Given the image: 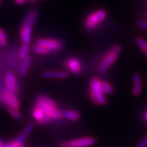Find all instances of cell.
Returning a JSON list of instances; mask_svg holds the SVG:
<instances>
[{
  "mask_svg": "<svg viewBox=\"0 0 147 147\" xmlns=\"http://www.w3.org/2000/svg\"><path fill=\"white\" fill-rule=\"evenodd\" d=\"M37 16H38V12L36 10H32L28 12L25 17L20 31L21 41L23 44H28L31 40L32 27L37 20Z\"/></svg>",
  "mask_w": 147,
  "mask_h": 147,
  "instance_id": "cell-1",
  "label": "cell"
},
{
  "mask_svg": "<svg viewBox=\"0 0 147 147\" xmlns=\"http://www.w3.org/2000/svg\"><path fill=\"white\" fill-rule=\"evenodd\" d=\"M90 96L91 98L92 102L96 105H105L108 102L107 98L101 88V81L99 78L96 76L91 78L90 81Z\"/></svg>",
  "mask_w": 147,
  "mask_h": 147,
  "instance_id": "cell-2",
  "label": "cell"
},
{
  "mask_svg": "<svg viewBox=\"0 0 147 147\" xmlns=\"http://www.w3.org/2000/svg\"><path fill=\"white\" fill-rule=\"evenodd\" d=\"M122 47L120 45L116 44L111 47L107 52L106 55L103 58L102 61L99 67V73H105L117 60L118 56L122 52Z\"/></svg>",
  "mask_w": 147,
  "mask_h": 147,
  "instance_id": "cell-3",
  "label": "cell"
},
{
  "mask_svg": "<svg viewBox=\"0 0 147 147\" xmlns=\"http://www.w3.org/2000/svg\"><path fill=\"white\" fill-rule=\"evenodd\" d=\"M107 17V12L103 9H99L94 11L90 14H89L85 19L84 26L86 30L92 31L96 27L99 26L101 22L105 20Z\"/></svg>",
  "mask_w": 147,
  "mask_h": 147,
  "instance_id": "cell-4",
  "label": "cell"
},
{
  "mask_svg": "<svg viewBox=\"0 0 147 147\" xmlns=\"http://www.w3.org/2000/svg\"><path fill=\"white\" fill-rule=\"evenodd\" d=\"M0 100L5 105H8V107L19 108L20 106V101L18 100L17 97L15 96L14 93H11L8 90H3L0 94Z\"/></svg>",
  "mask_w": 147,
  "mask_h": 147,
  "instance_id": "cell-5",
  "label": "cell"
},
{
  "mask_svg": "<svg viewBox=\"0 0 147 147\" xmlns=\"http://www.w3.org/2000/svg\"><path fill=\"white\" fill-rule=\"evenodd\" d=\"M37 44L43 46L50 51L61 50L63 47V43L61 40L49 39V38H40V39L37 40Z\"/></svg>",
  "mask_w": 147,
  "mask_h": 147,
  "instance_id": "cell-6",
  "label": "cell"
},
{
  "mask_svg": "<svg viewBox=\"0 0 147 147\" xmlns=\"http://www.w3.org/2000/svg\"><path fill=\"white\" fill-rule=\"evenodd\" d=\"M35 106L38 107L44 112L47 115L49 116L52 119H61L63 117L62 112L60 110H58L56 107H52L49 105H46L40 104V103L36 102Z\"/></svg>",
  "mask_w": 147,
  "mask_h": 147,
  "instance_id": "cell-7",
  "label": "cell"
},
{
  "mask_svg": "<svg viewBox=\"0 0 147 147\" xmlns=\"http://www.w3.org/2000/svg\"><path fill=\"white\" fill-rule=\"evenodd\" d=\"M97 140L93 138H82L68 141L70 147H89L96 144Z\"/></svg>",
  "mask_w": 147,
  "mask_h": 147,
  "instance_id": "cell-8",
  "label": "cell"
},
{
  "mask_svg": "<svg viewBox=\"0 0 147 147\" xmlns=\"http://www.w3.org/2000/svg\"><path fill=\"white\" fill-rule=\"evenodd\" d=\"M63 65L69 72L73 74H79L82 72V65L80 62L76 58H72L66 60L63 63Z\"/></svg>",
  "mask_w": 147,
  "mask_h": 147,
  "instance_id": "cell-9",
  "label": "cell"
},
{
  "mask_svg": "<svg viewBox=\"0 0 147 147\" xmlns=\"http://www.w3.org/2000/svg\"><path fill=\"white\" fill-rule=\"evenodd\" d=\"M32 115H33L34 118L35 119L36 121H37V123L40 124V125H43V124H45V123H49L52 119H53L49 116L47 115L43 111L41 110L40 108L37 106H35L34 108Z\"/></svg>",
  "mask_w": 147,
  "mask_h": 147,
  "instance_id": "cell-10",
  "label": "cell"
},
{
  "mask_svg": "<svg viewBox=\"0 0 147 147\" xmlns=\"http://www.w3.org/2000/svg\"><path fill=\"white\" fill-rule=\"evenodd\" d=\"M143 84H142L141 76L139 73H136L133 75V88L132 94L134 96H140L143 90Z\"/></svg>",
  "mask_w": 147,
  "mask_h": 147,
  "instance_id": "cell-11",
  "label": "cell"
},
{
  "mask_svg": "<svg viewBox=\"0 0 147 147\" xmlns=\"http://www.w3.org/2000/svg\"><path fill=\"white\" fill-rule=\"evenodd\" d=\"M5 85L8 91L14 93V94L17 93V84L16 78H15L14 75L11 72H8L5 75Z\"/></svg>",
  "mask_w": 147,
  "mask_h": 147,
  "instance_id": "cell-12",
  "label": "cell"
},
{
  "mask_svg": "<svg viewBox=\"0 0 147 147\" xmlns=\"http://www.w3.org/2000/svg\"><path fill=\"white\" fill-rule=\"evenodd\" d=\"M43 78H68L69 75L65 71H45L42 74Z\"/></svg>",
  "mask_w": 147,
  "mask_h": 147,
  "instance_id": "cell-13",
  "label": "cell"
},
{
  "mask_svg": "<svg viewBox=\"0 0 147 147\" xmlns=\"http://www.w3.org/2000/svg\"><path fill=\"white\" fill-rule=\"evenodd\" d=\"M34 128V123H29V124H28V125L25 127V129H23L22 132L20 134V135L17 137V139L15 140V141H17V143H20V144H23V142L26 140V138H28L29 136V134L32 133Z\"/></svg>",
  "mask_w": 147,
  "mask_h": 147,
  "instance_id": "cell-14",
  "label": "cell"
},
{
  "mask_svg": "<svg viewBox=\"0 0 147 147\" xmlns=\"http://www.w3.org/2000/svg\"><path fill=\"white\" fill-rule=\"evenodd\" d=\"M63 117L71 120V121H78L81 118V114L79 112L73 110H66L62 112Z\"/></svg>",
  "mask_w": 147,
  "mask_h": 147,
  "instance_id": "cell-15",
  "label": "cell"
},
{
  "mask_svg": "<svg viewBox=\"0 0 147 147\" xmlns=\"http://www.w3.org/2000/svg\"><path fill=\"white\" fill-rule=\"evenodd\" d=\"M36 102L46 105H49V106H52V107H56L55 102L53 99H51V98H49V96L45 95L39 96L38 98L37 99Z\"/></svg>",
  "mask_w": 147,
  "mask_h": 147,
  "instance_id": "cell-16",
  "label": "cell"
},
{
  "mask_svg": "<svg viewBox=\"0 0 147 147\" xmlns=\"http://www.w3.org/2000/svg\"><path fill=\"white\" fill-rule=\"evenodd\" d=\"M31 63H32V58H30L29 56L23 59V61H22V65L20 67V73L21 75L25 76L26 73H28Z\"/></svg>",
  "mask_w": 147,
  "mask_h": 147,
  "instance_id": "cell-17",
  "label": "cell"
},
{
  "mask_svg": "<svg viewBox=\"0 0 147 147\" xmlns=\"http://www.w3.org/2000/svg\"><path fill=\"white\" fill-rule=\"evenodd\" d=\"M135 43L140 48L144 55L147 58V41L142 37H138L135 38Z\"/></svg>",
  "mask_w": 147,
  "mask_h": 147,
  "instance_id": "cell-18",
  "label": "cell"
},
{
  "mask_svg": "<svg viewBox=\"0 0 147 147\" xmlns=\"http://www.w3.org/2000/svg\"><path fill=\"white\" fill-rule=\"evenodd\" d=\"M101 88L102 89V91L104 92V93L112 94L114 92L113 86L111 85L108 82H105V81H101Z\"/></svg>",
  "mask_w": 147,
  "mask_h": 147,
  "instance_id": "cell-19",
  "label": "cell"
},
{
  "mask_svg": "<svg viewBox=\"0 0 147 147\" xmlns=\"http://www.w3.org/2000/svg\"><path fill=\"white\" fill-rule=\"evenodd\" d=\"M8 112H9V114H11L12 117H13L14 119H16L17 120H22V114H21L20 111H19L18 108H12V107H8Z\"/></svg>",
  "mask_w": 147,
  "mask_h": 147,
  "instance_id": "cell-20",
  "label": "cell"
},
{
  "mask_svg": "<svg viewBox=\"0 0 147 147\" xmlns=\"http://www.w3.org/2000/svg\"><path fill=\"white\" fill-rule=\"evenodd\" d=\"M28 52H29V46L28 44H23L21 47L20 52H19V57L21 59H24L28 57Z\"/></svg>",
  "mask_w": 147,
  "mask_h": 147,
  "instance_id": "cell-21",
  "label": "cell"
},
{
  "mask_svg": "<svg viewBox=\"0 0 147 147\" xmlns=\"http://www.w3.org/2000/svg\"><path fill=\"white\" fill-rule=\"evenodd\" d=\"M33 51L37 54H40V55H47L49 54V52H51L49 49H47L46 47H43V46H40V45L37 44L36 46L33 47Z\"/></svg>",
  "mask_w": 147,
  "mask_h": 147,
  "instance_id": "cell-22",
  "label": "cell"
},
{
  "mask_svg": "<svg viewBox=\"0 0 147 147\" xmlns=\"http://www.w3.org/2000/svg\"><path fill=\"white\" fill-rule=\"evenodd\" d=\"M138 28L147 30V20H140L137 23Z\"/></svg>",
  "mask_w": 147,
  "mask_h": 147,
  "instance_id": "cell-23",
  "label": "cell"
},
{
  "mask_svg": "<svg viewBox=\"0 0 147 147\" xmlns=\"http://www.w3.org/2000/svg\"><path fill=\"white\" fill-rule=\"evenodd\" d=\"M137 147H147V134L144 138V139L138 144Z\"/></svg>",
  "mask_w": 147,
  "mask_h": 147,
  "instance_id": "cell-24",
  "label": "cell"
},
{
  "mask_svg": "<svg viewBox=\"0 0 147 147\" xmlns=\"http://www.w3.org/2000/svg\"><path fill=\"white\" fill-rule=\"evenodd\" d=\"M0 38L3 40H7V36L5 32V31L1 28H0Z\"/></svg>",
  "mask_w": 147,
  "mask_h": 147,
  "instance_id": "cell-25",
  "label": "cell"
},
{
  "mask_svg": "<svg viewBox=\"0 0 147 147\" xmlns=\"http://www.w3.org/2000/svg\"><path fill=\"white\" fill-rule=\"evenodd\" d=\"M58 147H70L69 145V143L68 141H66V142H62L61 144H59Z\"/></svg>",
  "mask_w": 147,
  "mask_h": 147,
  "instance_id": "cell-26",
  "label": "cell"
},
{
  "mask_svg": "<svg viewBox=\"0 0 147 147\" xmlns=\"http://www.w3.org/2000/svg\"><path fill=\"white\" fill-rule=\"evenodd\" d=\"M7 45V40H3L0 38V46L1 47H5Z\"/></svg>",
  "mask_w": 147,
  "mask_h": 147,
  "instance_id": "cell-27",
  "label": "cell"
},
{
  "mask_svg": "<svg viewBox=\"0 0 147 147\" xmlns=\"http://www.w3.org/2000/svg\"><path fill=\"white\" fill-rule=\"evenodd\" d=\"M15 2L17 3L18 5H22V4H24L26 2V0H14Z\"/></svg>",
  "mask_w": 147,
  "mask_h": 147,
  "instance_id": "cell-28",
  "label": "cell"
},
{
  "mask_svg": "<svg viewBox=\"0 0 147 147\" xmlns=\"http://www.w3.org/2000/svg\"><path fill=\"white\" fill-rule=\"evenodd\" d=\"M144 118H145V119L147 121V111L144 114Z\"/></svg>",
  "mask_w": 147,
  "mask_h": 147,
  "instance_id": "cell-29",
  "label": "cell"
},
{
  "mask_svg": "<svg viewBox=\"0 0 147 147\" xmlns=\"http://www.w3.org/2000/svg\"><path fill=\"white\" fill-rule=\"evenodd\" d=\"M3 143H2V141L1 140H0V147H2L3 146Z\"/></svg>",
  "mask_w": 147,
  "mask_h": 147,
  "instance_id": "cell-30",
  "label": "cell"
},
{
  "mask_svg": "<svg viewBox=\"0 0 147 147\" xmlns=\"http://www.w3.org/2000/svg\"><path fill=\"white\" fill-rule=\"evenodd\" d=\"M29 2H34V0H28Z\"/></svg>",
  "mask_w": 147,
  "mask_h": 147,
  "instance_id": "cell-31",
  "label": "cell"
},
{
  "mask_svg": "<svg viewBox=\"0 0 147 147\" xmlns=\"http://www.w3.org/2000/svg\"><path fill=\"white\" fill-rule=\"evenodd\" d=\"M145 16H146V18H147V12H146V13Z\"/></svg>",
  "mask_w": 147,
  "mask_h": 147,
  "instance_id": "cell-32",
  "label": "cell"
},
{
  "mask_svg": "<svg viewBox=\"0 0 147 147\" xmlns=\"http://www.w3.org/2000/svg\"><path fill=\"white\" fill-rule=\"evenodd\" d=\"M1 2H2V0H0V5H1Z\"/></svg>",
  "mask_w": 147,
  "mask_h": 147,
  "instance_id": "cell-33",
  "label": "cell"
},
{
  "mask_svg": "<svg viewBox=\"0 0 147 147\" xmlns=\"http://www.w3.org/2000/svg\"><path fill=\"white\" fill-rule=\"evenodd\" d=\"M44 1H47V0H44Z\"/></svg>",
  "mask_w": 147,
  "mask_h": 147,
  "instance_id": "cell-34",
  "label": "cell"
}]
</instances>
